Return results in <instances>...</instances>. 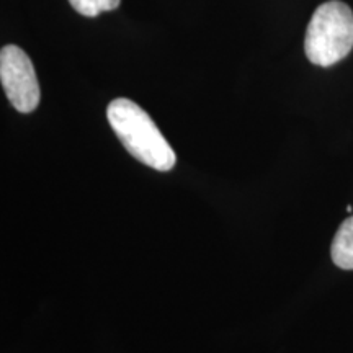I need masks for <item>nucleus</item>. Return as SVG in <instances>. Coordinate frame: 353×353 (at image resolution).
I'll use <instances>...</instances> for the list:
<instances>
[{
    "mask_svg": "<svg viewBox=\"0 0 353 353\" xmlns=\"http://www.w3.org/2000/svg\"><path fill=\"white\" fill-rule=\"evenodd\" d=\"M110 126L132 157L159 172H169L176 156L152 118L134 101L117 99L108 105Z\"/></svg>",
    "mask_w": 353,
    "mask_h": 353,
    "instance_id": "f257e3e1",
    "label": "nucleus"
},
{
    "mask_svg": "<svg viewBox=\"0 0 353 353\" xmlns=\"http://www.w3.org/2000/svg\"><path fill=\"white\" fill-rule=\"evenodd\" d=\"M353 48V12L341 0H329L312 13L306 30L304 51L312 64L334 65Z\"/></svg>",
    "mask_w": 353,
    "mask_h": 353,
    "instance_id": "f03ea898",
    "label": "nucleus"
},
{
    "mask_svg": "<svg viewBox=\"0 0 353 353\" xmlns=\"http://www.w3.org/2000/svg\"><path fill=\"white\" fill-rule=\"evenodd\" d=\"M0 82L13 108L20 113H32L38 108L41 92L33 63L15 44L0 51Z\"/></svg>",
    "mask_w": 353,
    "mask_h": 353,
    "instance_id": "7ed1b4c3",
    "label": "nucleus"
},
{
    "mask_svg": "<svg viewBox=\"0 0 353 353\" xmlns=\"http://www.w3.org/2000/svg\"><path fill=\"white\" fill-rule=\"evenodd\" d=\"M330 255L339 268L353 270V216L343 221L334 236Z\"/></svg>",
    "mask_w": 353,
    "mask_h": 353,
    "instance_id": "20e7f679",
    "label": "nucleus"
},
{
    "mask_svg": "<svg viewBox=\"0 0 353 353\" xmlns=\"http://www.w3.org/2000/svg\"><path fill=\"white\" fill-rule=\"evenodd\" d=\"M121 0H69L74 10L83 17H97L101 12H110L118 8Z\"/></svg>",
    "mask_w": 353,
    "mask_h": 353,
    "instance_id": "39448f33",
    "label": "nucleus"
},
{
    "mask_svg": "<svg viewBox=\"0 0 353 353\" xmlns=\"http://www.w3.org/2000/svg\"><path fill=\"white\" fill-rule=\"evenodd\" d=\"M347 211H348V213H352V211H353V206H352V205H348V206H347Z\"/></svg>",
    "mask_w": 353,
    "mask_h": 353,
    "instance_id": "423d86ee",
    "label": "nucleus"
}]
</instances>
